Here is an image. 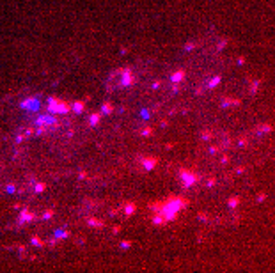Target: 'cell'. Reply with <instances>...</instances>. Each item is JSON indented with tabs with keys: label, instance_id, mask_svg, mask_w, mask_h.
<instances>
[{
	"label": "cell",
	"instance_id": "1",
	"mask_svg": "<svg viewBox=\"0 0 275 273\" xmlns=\"http://www.w3.org/2000/svg\"><path fill=\"white\" fill-rule=\"evenodd\" d=\"M187 206H188L187 199H183V197H169V199H165V201L151 202V204H149V209H151L153 213L162 215L163 220H165V224H167V222L176 220L178 213H179L183 208H187Z\"/></svg>",
	"mask_w": 275,
	"mask_h": 273
},
{
	"label": "cell",
	"instance_id": "2",
	"mask_svg": "<svg viewBox=\"0 0 275 273\" xmlns=\"http://www.w3.org/2000/svg\"><path fill=\"white\" fill-rule=\"evenodd\" d=\"M48 110L52 114H66V112L71 110V105L66 103V101H62V99H59V98H55V99H50Z\"/></svg>",
	"mask_w": 275,
	"mask_h": 273
},
{
	"label": "cell",
	"instance_id": "3",
	"mask_svg": "<svg viewBox=\"0 0 275 273\" xmlns=\"http://www.w3.org/2000/svg\"><path fill=\"white\" fill-rule=\"evenodd\" d=\"M179 176H181V181H183L185 186H192L193 183L197 181V176L193 174V172H190V170H187V169H181Z\"/></svg>",
	"mask_w": 275,
	"mask_h": 273
},
{
	"label": "cell",
	"instance_id": "4",
	"mask_svg": "<svg viewBox=\"0 0 275 273\" xmlns=\"http://www.w3.org/2000/svg\"><path fill=\"white\" fill-rule=\"evenodd\" d=\"M272 130H273V126L270 124V122H264V124H263V126H259V128H258L256 131H258L259 135H263V133H270Z\"/></svg>",
	"mask_w": 275,
	"mask_h": 273
},
{
	"label": "cell",
	"instance_id": "5",
	"mask_svg": "<svg viewBox=\"0 0 275 273\" xmlns=\"http://www.w3.org/2000/svg\"><path fill=\"white\" fill-rule=\"evenodd\" d=\"M185 75H187V73L183 71V69H179V71H176V73H174V75L171 77V80H172L174 83H178V82H181L183 78H185Z\"/></svg>",
	"mask_w": 275,
	"mask_h": 273
},
{
	"label": "cell",
	"instance_id": "6",
	"mask_svg": "<svg viewBox=\"0 0 275 273\" xmlns=\"http://www.w3.org/2000/svg\"><path fill=\"white\" fill-rule=\"evenodd\" d=\"M142 163H144V167H146L148 170H151V169L154 167V165H156V158H146V160L142 161Z\"/></svg>",
	"mask_w": 275,
	"mask_h": 273
},
{
	"label": "cell",
	"instance_id": "7",
	"mask_svg": "<svg viewBox=\"0 0 275 273\" xmlns=\"http://www.w3.org/2000/svg\"><path fill=\"white\" fill-rule=\"evenodd\" d=\"M222 105H224V107H227V105H240V99H229V98H226L224 101H222Z\"/></svg>",
	"mask_w": 275,
	"mask_h": 273
},
{
	"label": "cell",
	"instance_id": "8",
	"mask_svg": "<svg viewBox=\"0 0 275 273\" xmlns=\"http://www.w3.org/2000/svg\"><path fill=\"white\" fill-rule=\"evenodd\" d=\"M238 204H240V197H232L231 201H229V208L234 209V208L238 206Z\"/></svg>",
	"mask_w": 275,
	"mask_h": 273
},
{
	"label": "cell",
	"instance_id": "9",
	"mask_svg": "<svg viewBox=\"0 0 275 273\" xmlns=\"http://www.w3.org/2000/svg\"><path fill=\"white\" fill-rule=\"evenodd\" d=\"M259 85H261V82H259V80H256V82L252 83V89H250V92L256 94V92H258V89H259Z\"/></svg>",
	"mask_w": 275,
	"mask_h": 273
},
{
	"label": "cell",
	"instance_id": "10",
	"mask_svg": "<svg viewBox=\"0 0 275 273\" xmlns=\"http://www.w3.org/2000/svg\"><path fill=\"white\" fill-rule=\"evenodd\" d=\"M218 82H220V77L211 78V80H209V87H217V85H218Z\"/></svg>",
	"mask_w": 275,
	"mask_h": 273
},
{
	"label": "cell",
	"instance_id": "11",
	"mask_svg": "<svg viewBox=\"0 0 275 273\" xmlns=\"http://www.w3.org/2000/svg\"><path fill=\"white\" fill-rule=\"evenodd\" d=\"M264 199H266V193H259V197H258V202H263Z\"/></svg>",
	"mask_w": 275,
	"mask_h": 273
},
{
	"label": "cell",
	"instance_id": "12",
	"mask_svg": "<svg viewBox=\"0 0 275 273\" xmlns=\"http://www.w3.org/2000/svg\"><path fill=\"white\" fill-rule=\"evenodd\" d=\"M209 136H211V133H209V131H204V133H202V138H204V140H208Z\"/></svg>",
	"mask_w": 275,
	"mask_h": 273
},
{
	"label": "cell",
	"instance_id": "13",
	"mask_svg": "<svg viewBox=\"0 0 275 273\" xmlns=\"http://www.w3.org/2000/svg\"><path fill=\"white\" fill-rule=\"evenodd\" d=\"M247 144H248L247 138H242V140H240V146H247Z\"/></svg>",
	"mask_w": 275,
	"mask_h": 273
}]
</instances>
